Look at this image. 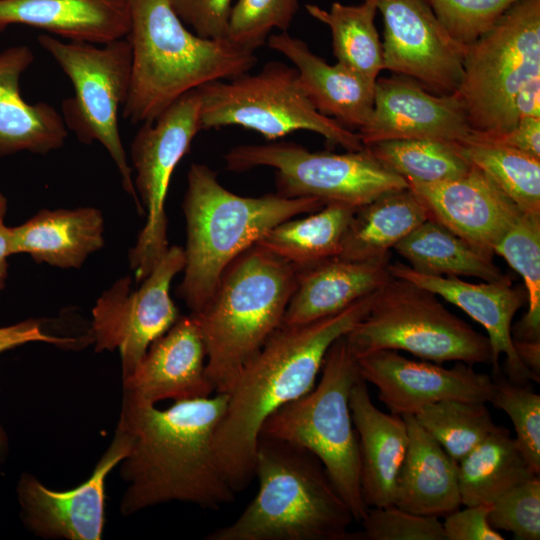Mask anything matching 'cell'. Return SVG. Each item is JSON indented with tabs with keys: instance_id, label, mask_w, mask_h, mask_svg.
I'll return each instance as SVG.
<instances>
[{
	"instance_id": "38",
	"label": "cell",
	"mask_w": 540,
	"mask_h": 540,
	"mask_svg": "<svg viewBox=\"0 0 540 540\" xmlns=\"http://www.w3.org/2000/svg\"><path fill=\"white\" fill-rule=\"evenodd\" d=\"M490 403L505 412L516 433L515 441L536 475L540 474V396L527 384L511 382L494 370Z\"/></svg>"
},
{
	"instance_id": "36",
	"label": "cell",
	"mask_w": 540,
	"mask_h": 540,
	"mask_svg": "<svg viewBox=\"0 0 540 540\" xmlns=\"http://www.w3.org/2000/svg\"><path fill=\"white\" fill-rule=\"evenodd\" d=\"M523 278L528 310L512 326L513 340L540 341V214L522 212L494 247Z\"/></svg>"
},
{
	"instance_id": "29",
	"label": "cell",
	"mask_w": 540,
	"mask_h": 540,
	"mask_svg": "<svg viewBox=\"0 0 540 540\" xmlns=\"http://www.w3.org/2000/svg\"><path fill=\"white\" fill-rule=\"evenodd\" d=\"M427 219L425 205L409 187L384 194L355 210L337 257L361 261L390 255L391 248Z\"/></svg>"
},
{
	"instance_id": "25",
	"label": "cell",
	"mask_w": 540,
	"mask_h": 540,
	"mask_svg": "<svg viewBox=\"0 0 540 540\" xmlns=\"http://www.w3.org/2000/svg\"><path fill=\"white\" fill-rule=\"evenodd\" d=\"M14 24L102 45L127 37L131 0H0V31Z\"/></svg>"
},
{
	"instance_id": "48",
	"label": "cell",
	"mask_w": 540,
	"mask_h": 540,
	"mask_svg": "<svg viewBox=\"0 0 540 540\" xmlns=\"http://www.w3.org/2000/svg\"><path fill=\"white\" fill-rule=\"evenodd\" d=\"M513 343L523 365L540 380V341L513 340Z\"/></svg>"
},
{
	"instance_id": "14",
	"label": "cell",
	"mask_w": 540,
	"mask_h": 540,
	"mask_svg": "<svg viewBox=\"0 0 540 540\" xmlns=\"http://www.w3.org/2000/svg\"><path fill=\"white\" fill-rule=\"evenodd\" d=\"M184 265V248L170 246L139 288H132V278L124 276L97 299L90 333L95 351H119L123 380L179 318L170 287Z\"/></svg>"
},
{
	"instance_id": "45",
	"label": "cell",
	"mask_w": 540,
	"mask_h": 540,
	"mask_svg": "<svg viewBox=\"0 0 540 540\" xmlns=\"http://www.w3.org/2000/svg\"><path fill=\"white\" fill-rule=\"evenodd\" d=\"M42 323V320L26 319L9 326L0 327V355L30 342H44L61 348H75L78 345H86L92 342L89 335L84 338L51 335L43 330Z\"/></svg>"
},
{
	"instance_id": "21",
	"label": "cell",
	"mask_w": 540,
	"mask_h": 540,
	"mask_svg": "<svg viewBox=\"0 0 540 540\" xmlns=\"http://www.w3.org/2000/svg\"><path fill=\"white\" fill-rule=\"evenodd\" d=\"M429 218L476 248L494 247L522 211L484 173L472 166L462 176L435 184H408Z\"/></svg>"
},
{
	"instance_id": "8",
	"label": "cell",
	"mask_w": 540,
	"mask_h": 540,
	"mask_svg": "<svg viewBox=\"0 0 540 540\" xmlns=\"http://www.w3.org/2000/svg\"><path fill=\"white\" fill-rule=\"evenodd\" d=\"M345 339L356 358L394 350L438 364H492L486 335L451 313L432 292L393 276Z\"/></svg>"
},
{
	"instance_id": "47",
	"label": "cell",
	"mask_w": 540,
	"mask_h": 540,
	"mask_svg": "<svg viewBox=\"0 0 540 540\" xmlns=\"http://www.w3.org/2000/svg\"><path fill=\"white\" fill-rule=\"evenodd\" d=\"M514 108L518 120L540 117V75L532 77L521 87Z\"/></svg>"
},
{
	"instance_id": "50",
	"label": "cell",
	"mask_w": 540,
	"mask_h": 540,
	"mask_svg": "<svg viewBox=\"0 0 540 540\" xmlns=\"http://www.w3.org/2000/svg\"><path fill=\"white\" fill-rule=\"evenodd\" d=\"M7 436L3 428L0 426V464L3 461L7 451Z\"/></svg>"
},
{
	"instance_id": "26",
	"label": "cell",
	"mask_w": 540,
	"mask_h": 540,
	"mask_svg": "<svg viewBox=\"0 0 540 540\" xmlns=\"http://www.w3.org/2000/svg\"><path fill=\"white\" fill-rule=\"evenodd\" d=\"M33 61L27 45L0 52V157L23 151L44 155L60 149L68 136L63 117L53 106L30 104L21 95L20 79Z\"/></svg>"
},
{
	"instance_id": "19",
	"label": "cell",
	"mask_w": 540,
	"mask_h": 540,
	"mask_svg": "<svg viewBox=\"0 0 540 540\" xmlns=\"http://www.w3.org/2000/svg\"><path fill=\"white\" fill-rule=\"evenodd\" d=\"M206 351L195 318L177 321L148 348L135 371L123 380L122 402L151 405L211 396Z\"/></svg>"
},
{
	"instance_id": "18",
	"label": "cell",
	"mask_w": 540,
	"mask_h": 540,
	"mask_svg": "<svg viewBox=\"0 0 540 540\" xmlns=\"http://www.w3.org/2000/svg\"><path fill=\"white\" fill-rule=\"evenodd\" d=\"M364 146L386 140H467L472 130L455 94L437 95L402 75L378 77L369 121L359 129Z\"/></svg>"
},
{
	"instance_id": "32",
	"label": "cell",
	"mask_w": 540,
	"mask_h": 540,
	"mask_svg": "<svg viewBox=\"0 0 540 540\" xmlns=\"http://www.w3.org/2000/svg\"><path fill=\"white\" fill-rule=\"evenodd\" d=\"M357 208L327 203L301 219L285 220L268 230L255 244L297 269L339 254L344 232Z\"/></svg>"
},
{
	"instance_id": "46",
	"label": "cell",
	"mask_w": 540,
	"mask_h": 540,
	"mask_svg": "<svg viewBox=\"0 0 540 540\" xmlns=\"http://www.w3.org/2000/svg\"><path fill=\"white\" fill-rule=\"evenodd\" d=\"M468 139L501 145L540 159V117L519 119L512 129L502 134L472 132Z\"/></svg>"
},
{
	"instance_id": "4",
	"label": "cell",
	"mask_w": 540,
	"mask_h": 540,
	"mask_svg": "<svg viewBox=\"0 0 540 540\" xmlns=\"http://www.w3.org/2000/svg\"><path fill=\"white\" fill-rule=\"evenodd\" d=\"M254 472L256 496L207 540H357L349 507L308 450L261 436Z\"/></svg>"
},
{
	"instance_id": "11",
	"label": "cell",
	"mask_w": 540,
	"mask_h": 540,
	"mask_svg": "<svg viewBox=\"0 0 540 540\" xmlns=\"http://www.w3.org/2000/svg\"><path fill=\"white\" fill-rule=\"evenodd\" d=\"M202 130L241 126L268 140L299 130L323 136L331 145L359 151V133L320 114L304 94L294 67L269 61L255 73L217 80L197 88Z\"/></svg>"
},
{
	"instance_id": "16",
	"label": "cell",
	"mask_w": 540,
	"mask_h": 540,
	"mask_svg": "<svg viewBox=\"0 0 540 540\" xmlns=\"http://www.w3.org/2000/svg\"><path fill=\"white\" fill-rule=\"evenodd\" d=\"M130 434L117 426L115 436L91 476L67 491H54L23 473L17 484L26 528L47 539L99 540L105 522V480L128 454Z\"/></svg>"
},
{
	"instance_id": "5",
	"label": "cell",
	"mask_w": 540,
	"mask_h": 540,
	"mask_svg": "<svg viewBox=\"0 0 540 540\" xmlns=\"http://www.w3.org/2000/svg\"><path fill=\"white\" fill-rule=\"evenodd\" d=\"M325 204L315 197L287 198L277 193L240 196L222 186L209 166L193 163L182 203L187 238L178 295L191 313L200 311L225 269L242 252L275 225Z\"/></svg>"
},
{
	"instance_id": "24",
	"label": "cell",
	"mask_w": 540,
	"mask_h": 540,
	"mask_svg": "<svg viewBox=\"0 0 540 540\" xmlns=\"http://www.w3.org/2000/svg\"><path fill=\"white\" fill-rule=\"evenodd\" d=\"M349 407L358 438L364 503L368 508L391 505L409 441L406 422L376 408L361 376L351 388Z\"/></svg>"
},
{
	"instance_id": "51",
	"label": "cell",
	"mask_w": 540,
	"mask_h": 540,
	"mask_svg": "<svg viewBox=\"0 0 540 540\" xmlns=\"http://www.w3.org/2000/svg\"><path fill=\"white\" fill-rule=\"evenodd\" d=\"M7 211V199L0 191V219H4Z\"/></svg>"
},
{
	"instance_id": "44",
	"label": "cell",
	"mask_w": 540,
	"mask_h": 540,
	"mask_svg": "<svg viewBox=\"0 0 540 540\" xmlns=\"http://www.w3.org/2000/svg\"><path fill=\"white\" fill-rule=\"evenodd\" d=\"M490 505L465 506L445 516L442 522L446 540H504L488 521Z\"/></svg>"
},
{
	"instance_id": "27",
	"label": "cell",
	"mask_w": 540,
	"mask_h": 540,
	"mask_svg": "<svg viewBox=\"0 0 540 540\" xmlns=\"http://www.w3.org/2000/svg\"><path fill=\"white\" fill-rule=\"evenodd\" d=\"M402 417L409 441L397 475L393 504L415 514L445 517L461 505L457 462L415 415Z\"/></svg>"
},
{
	"instance_id": "2",
	"label": "cell",
	"mask_w": 540,
	"mask_h": 540,
	"mask_svg": "<svg viewBox=\"0 0 540 540\" xmlns=\"http://www.w3.org/2000/svg\"><path fill=\"white\" fill-rule=\"evenodd\" d=\"M376 292L316 321L281 325L243 367L227 393L226 410L214 436L218 465L235 492L244 490L255 476L264 422L313 389L328 349L365 317Z\"/></svg>"
},
{
	"instance_id": "20",
	"label": "cell",
	"mask_w": 540,
	"mask_h": 540,
	"mask_svg": "<svg viewBox=\"0 0 540 540\" xmlns=\"http://www.w3.org/2000/svg\"><path fill=\"white\" fill-rule=\"evenodd\" d=\"M395 278L407 280L454 304L478 322L487 332L492 351L493 369L505 356L506 377L516 384L540 382L518 357L512 337V320L527 302L526 291L513 287L512 281L470 283L455 276L420 273L403 263H390Z\"/></svg>"
},
{
	"instance_id": "34",
	"label": "cell",
	"mask_w": 540,
	"mask_h": 540,
	"mask_svg": "<svg viewBox=\"0 0 540 540\" xmlns=\"http://www.w3.org/2000/svg\"><path fill=\"white\" fill-rule=\"evenodd\" d=\"M460 155L484 173L524 213L540 214V159L501 145L467 139Z\"/></svg>"
},
{
	"instance_id": "15",
	"label": "cell",
	"mask_w": 540,
	"mask_h": 540,
	"mask_svg": "<svg viewBox=\"0 0 540 540\" xmlns=\"http://www.w3.org/2000/svg\"><path fill=\"white\" fill-rule=\"evenodd\" d=\"M383 22L384 70L409 77L437 95L454 94L465 46L453 40L425 0H373Z\"/></svg>"
},
{
	"instance_id": "23",
	"label": "cell",
	"mask_w": 540,
	"mask_h": 540,
	"mask_svg": "<svg viewBox=\"0 0 540 540\" xmlns=\"http://www.w3.org/2000/svg\"><path fill=\"white\" fill-rule=\"evenodd\" d=\"M266 42L293 63L304 94L320 114L349 129L366 125L373 110L376 82L338 62L328 64L305 41L287 31L270 34Z\"/></svg>"
},
{
	"instance_id": "17",
	"label": "cell",
	"mask_w": 540,
	"mask_h": 540,
	"mask_svg": "<svg viewBox=\"0 0 540 540\" xmlns=\"http://www.w3.org/2000/svg\"><path fill=\"white\" fill-rule=\"evenodd\" d=\"M357 363L362 379L374 385L380 401L399 416L415 415L424 406L444 400L487 403L493 393L492 378L463 362L446 368L380 350L357 358Z\"/></svg>"
},
{
	"instance_id": "12",
	"label": "cell",
	"mask_w": 540,
	"mask_h": 540,
	"mask_svg": "<svg viewBox=\"0 0 540 540\" xmlns=\"http://www.w3.org/2000/svg\"><path fill=\"white\" fill-rule=\"evenodd\" d=\"M224 160L232 172L271 167L275 170L277 194L287 198L315 197L326 204L359 208L384 194L409 187L367 147L338 154L313 152L290 142L240 145L230 149Z\"/></svg>"
},
{
	"instance_id": "33",
	"label": "cell",
	"mask_w": 540,
	"mask_h": 540,
	"mask_svg": "<svg viewBox=\"0 0 540 540\" xmlns=\"http://www.w3.org/2000/svg\"><path fill=\"white\" fill-rule=\"evenodd\" d=\"M305 8L311 17L329 27L337 62L376 82L384 64L374 1L362 0L354 5L335 1L329 9L315 4H306Z\"/></svg>"
},
{
	"instance_id": "7",
	"label": "cell",
	"mask_w": 540,
	"mask_h": 540,
	"mask_svg": "<svg viewBox=\"0 0 540 540\" xmlns=\"http://www.w3.org/2000/svg\"><path fill=\"white\" fill-rule=\"evenodd\" d=\"M359 377L357 358L344 335L328 349L317 386L274 412L264 422L260 437L314 454L354 520L361 522L369 508L362 497L358 438L349 407L350 391Z\"/></svg>"
},
{
	"instance_id": "41",
	"label": "cell",
	"mask_w": 540,
	"mask_h": 540,
	"mask_svg": "<svg viewBox=\"0 0 540 540\" xmlns=\"http://www.w3.org/2000/svg\"><path fill=\"white\" fill-rule=\"evenodd\" d=\"M488 521L495 530L511 532L518 540L540 539V478L521 482L491 505Z\"/></svg>"
},
{
	"instance_id": "37",
	"label": "cell",
	"mask_w": 540,
	"mask_h": 540,
	"mask_svg": "<svg viewBox=\"0 0 540 540\" xmlns=\"http://www.w3.org/2000/svg\"><path fill=\"white\" fill-rule=\"evenodd\" d=\"M415 417L457 463L497 427L483 402L444 400L424 406Z\"/></svg>"
},
{
	"instance_id": "1",
	"label": "cell",
	"mask_w": 540,
	"mask_h": 540,
	"mask_svg": "<svg viewBox=\"0 0 540 540\" xmlns=\"http://www.w3.org/2000/svg\"><path fill=\"white\" fill-rule=\"evenodd\" d=\"M227 401V393H214L175 401L165 410L122 402L117 426L131 437L120 462L128 485L120 502L123 515L171 501L219 510L234 500L214 451Z\"/></svg>"
},
{
	"instance_id": "28",
	"label": "cell",
	"mask_w": 540,
	"mask_h": 540,
	"mask_svg": "<svg viewBox=\"0 0 540 540\" xmlns=\"http://www.w3.org/2000/svg\"><path fill=\"white\" fill-rule=\"evenodd\" d=\"M103 245L104 218L95 207L42 209L11 228V255L63 269L80 268Z\"/></svg>"
},
{
	"instance_id": "13",
	"label": "cell",
	"mask_w": 540,
	"mask_h": 540,
	"mask_svg": "<svg viewBox=\"0 0 540 540\" xmlns=\"http://www.w3.org/2000/svg\"><path fill=\"white\" fill-rule=\"evenodd\" d=\"M200 95L188 91L153 122L142 123L130 145L134 186L146 223L129 251L136 284L141 283L169 249L165 202L172 174L201 128Z\"/></svg>"
},
{
	"instance_id": "43",
	"label": "cell",
	"mask_w": 540,
	"mask_h": 540,
	"mask_svg": "<svg viewBox=\"0 0 540 540\" xmlns=\"http://www.w3.org/2000/svg\"><path fill=\"white\" fill-rule=\"evenodd\" d=\"M180 20L196 35L227 39L232 0H169Z\"/></svg>"
},
{
	"instance_id": "49",
	"label": "cell",
	"mask_w": 540,
	"mask_h": 540,
	"mask_svg": "<svg viewBox=\"0 0 540 540\" xmlns=\"http://www.w3.org/2000/svg\"><path fill=\"white\" fill-rule=\"evenodd\" d=\"M11 227L4 224V219H0V291L5 288L8 276L7 258L11 256Z\"/></svg>"
},
{
	"instance_id": "39",
	"label": "cell",
	"mask_w": 540,
	"mask_h": 540,
	"mask_svg": "<svg viewBox=\"0 0 540 540\" xmlns=\"http://www.w3.org/2000/svg\"><path fill=\"white\" fill-rule=\"evenodd\" d=\"M298 9V0H238L230 12L227 39L255 51L273 29L287 31Z\"/></svg>"
},
{
	"instance_id": "6",
	"label": "cell",
	"mask_w": 540,
	"mask_h": 540,
	"mask_svg": "<svg viewBox=\"0 0 540 540\" xmlns=\"http://www.w3.org/2000/svg\"><path fill=\"white\" fill-rule=\"evenodd\" d=\"M296 277L294 265L254 244L225 269L207 304L191 313L203 338L214 393H228L282 325Z\"/></svg>"
},
{
	"instance_id": "10",
	"label": "cell",
	"mask_w": 540,
	"mask_h": 540,
	"mask_svg": "<svg viewBox=\"0 0 540 540\" xmlns=\"http://www.w3.org/2000/svg\"><path fill=\"white\" fill-rule=\"evenodd\" d=\"M37 40L72 83L74 94L61 106L68 131L81 143L98 142L105 148L117 167L124 191L132 197L139 215L144 216L118 126L119 111L131 86L132 50L128 38L100 46L65 42L48 34Z\"/></svg>"
},
{
	"instance_id": "40",
	"label": "cell",
	"mask_w": 540,
	"mask_h": 540,
	"mask_svg": "<svg viewBox=\"0 0 540 540\" xmlns=\"http://www.w3.org/2000/svg\"><path fill=\"white\" fill-rule=\"evenodd\" d=\"M518 0H425L449 36L467 47Z\"/></svg>"
},
{
	"instance_id": "3",
	"label": "cell",
	"mask_w": 540,
	"mask_h": 540,
	"mask_svg": "<svg viewBox=\"0 0 540 540\" xmlns=\"http://www.w3.org/2000/svg\"><path fill=\"white\" fill-rule=\"evenodd\" d=\"M127 38L132 76L122 115L133 124L153 122L184 93L233 79L257 63L255 51L190 31L169 0H131Z\"/></svg>"
},
{
	"instance_id": "35",
	"label": "cell",
	"mask_w": 540,
	"mask_h": 540,
	"mask_svg": "<svg viewBox=\"0 0 540 540\" xmlns=\"http://www.w3.org/2000/svg\"><path fill=\"white\" fill-rule=\"evenodd\" d=\"M385 167L408 184H435L464 175L471 165L456 142L436 139L386 140L365 146Z\"/></svg>"
},
{
	"instance_id": "9",
	"label": "cell",
	"mask_w": 540,
	"mask_h": 540,
	"mask_svg": "<svg viewBox=\"0 0 540 540\" xmlns=\"http://www.w3.org/2000/svg\"><path fill=\"white\" fill-rule=\"evenodd\" d=\"M540 75V0H518L467 46L454 93L473 133L494 135L518 122L514 102L521 87Z\"/></svg>"
},
{
	"instance_id": "31",
	"label": "cell",
	"mask_w": 540,
	"mask_h": 540,
	"mask_svg": "<svg viewBox=\"0 0 540 540\" xmlns=\"http://www.w3.org/2000/svg\"><path fill=\"white\" fill-rule=\"evenodd\" d=\"M461 504L491 505L536 475L507 428L497 426L457 463Z\"/></svg>"
},
{
	"instance_id": "30",
	"label": "cell",
	"mask_w": 540,
	"mask_h": 540,
	"mask_svg": "<svg viewBox=\"0 0 540 540\" xmlns=\"http://www.w3.org/2000/svg\"><path fill=\"white\" fill-rule=\"evenodd\" d=\"M394 249L411 268L423 274L470 276L486 282L510 280L493 262L492 255L431 218L404 237Z\"/></svg>"
},
{
	"instance_id": "22",
	"label": "cell",
	"mask_w": 540,
	"mask_h": 540,
	"mask_svg": "<svg viewBox=\"0 0 540 540\" xmlns=\"http://www.w3.org/2000/svg\"><path fill=\"white\" fill-rule=\"evenodd\" d=\"M390 255L369 260L332 257L297 269L282 325H302L336 314L381 289L391 278Z\"/></svg>"
},
{
	"instance_id": "42",
	"label": "cell",
	"mask_w": 540,
	"mask_h": 540,
	"mask_svg": "<svg viewBox=\"0 0 540 540\" xmlns=\"http://www.w3.org/2000/svg\"><path fill=\"white\" fill-rule=\"evenodd\" d=\"M357 539L366 540H446L438 517L415 514L394 504L371 507L361 521Z\"/></svg>"
}]
</instances>
